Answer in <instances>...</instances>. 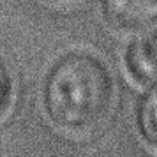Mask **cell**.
I'll return each instance as SVG.
<instances>
[{
	"mask_svg": "<svg viewBox=\"0 0 157 157\" xmlns=\"http://www.w3.org/2000/svg\"><path fill=\"white\" fill-rule=\"evenodd\" d=\"M115 85L108 67L85 53L64 57L44 83V106L50 120L71 134L99 129L113 108Z\"/></svg>",
	"mask_w": 157,
	"mask_h": 157,
	"instance_id": "obj_1",
	"label": "cell"
},
{
	"mask_svg": "<svg viewBox=\"0 0 157 157\" xmlns=\"http://www.w3.org/2000/svg\"><path fill=\"white\" fill-rule=\"evenodd\" d=\"M104 13L118 29L148 30L157 25V0H104Z\"/></svg>",
	"mask_w": 157,
	"mask_h": 157,
	"instance_id": "obj_2",
	"label": "cell"
},
{
	"mask_svg": "<svg viewBox=\"0 0 157 157\" xmlns=\"http://www.w3.org/2000/svg\"><path fill=\"white\" fill-rule=\"evenodd\" d=\"M125 64L138 83L157 85V32H145L136 37L127 50Z\"/></svg>",
	"mask_w": 157,
	"mask_h": 157,
	"instance_id": "obj_3",
	"label": "cell"
},
{
	"mask_svg": "<svg viewBox=\"0 0 157 157\" xmlns=\"http://www.w3.org/2000/svg\"><path fill=\"white\" fill-rule=\"evenodd\" d=\"M138 125L143 138L157 150V85L150 86L138 108Z\"/></svg>",
	"mask_w": 157,
	"mask_h": 157,
	"instance_id": "obj_4",
	"label": "cell"
},
{
	"mask_svg": "<svg viewBox=\"0 0 157 157\" xmlns=\"http://www.w3.org/2000/svg\"><path fill=\"white\" fill-rule=\"evenodd\" d=\"M14 97V88H13V78L9 74V69L6 64L0 60V122L6 118V115L11 109Z\"/></svg>",
	"mask_w": 157,
	"mask_h": 157,
	"instance_id": "obj_5",
	"label": "cell"
}]
</instances>
